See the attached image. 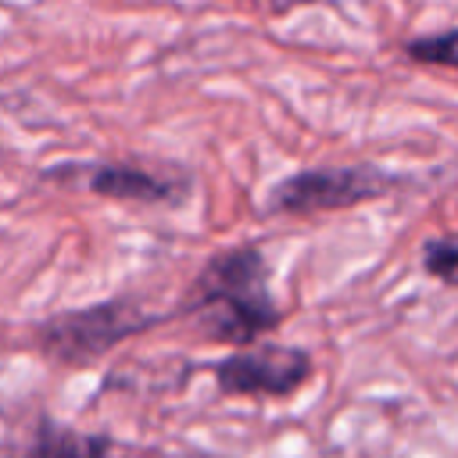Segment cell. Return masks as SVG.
Listing matches in <instances>:
<instances>
[{"label":"cell","mask_w":458,"mask_h":458,"mask_svg":"<svg viewBox=\"0 0 458 458\" xmlns=\"http://www.w3.org/2000/svg\"><path fill=\"white\" fill-rule=\"evenodd\" d=\"M114 440L107 433H86L36 411L21 429L0 444V458H111Z\"/></svg>","instance_id":"cell-6"},{"label":"cell","mask_w":458,"mask_h":458,"mask_svg":"<svg viewBox=\"0 0 458 458\" xmlns=\"http://www.w3.org/2000/svg\"><path fill=\"white\" fill-rule=\"evenodd\" d=\"M222 397H290L315 376V358L293 344H258L211 365Z\"/></svg>","instance_id":"cell-5"},{"label":"cell","mask_w":458,"mask_h":458,"mask_svg":"<svg viewBox=\"0 0 458 458\" xmlns=\"http://www.w3.org/2000/svg\"><path fill=\"white\" fill-rule=\"evenodd\" d=\"M64 175H79V186L86 193L100 200H118V204L182 208L193 197V172L182 165L107 157L97 165H57L43 172V179H54V182H61Z\"/></svg>","instance_id":"cell-4"},{"label":"cell","mask_w":458,"mask_h":458,"mask_svg":"<svg viewBox=\"0 0 458 458\" xmlns=\"http://www.w3.org/2000/svg\"><path fill=\"white\" fill-rule=\"evenodd\" d=\"M161 315L147 311L132 297H104L86 308H64L32 326V347L68 369H86L97 358L111 354L118 344L154 329Z\"/></svg>","instance_id":"cell-2"},{"label":"cell","mask_w":458,"mask_h":458,"mask_svg":"<svg viewBox=\"0 0 458 458\" xmlns=\"http://www.w3.org/2000/svg\"><path fill=\"white\" fill-rule=\"evenodd\" d=\"M419 261H422V272L429 279H437L440 286H454V272H458V243L451 233H440V236H429L419 250Z\"/></svg>","instance_id":"cell-8"},{"label":"cell","mask_w":458,"mask_h":458,"mask_svg":"<svg viewBox=\"0 0 458 458\" xmlns=\"http://www.w3.org/2000/svg\"><path fill=\"white\" fill-rule=\"evenodd\" d=\"M401 175L383 168V165H322V168H301L286 179H279L268 197L265 211L268 215H290V218H308V215H329V211H347L369 200H383L401 190Z\"/></svg>","instance_id":"cell-3"},{"label":"cell","mask_w":458,"mask_h":458,"mask_svg":"<svg viewBox=\"0 0 458 458\" xmlns=\"http://www.w3.org/2000/svg\"><path fill=\"white\" fill-rule=\"evenodd\" d=\"M172 315L204 322V336L229 347L258 344L286 318L272 293L268 258L250 240L211 254L182 290Z\"/></svg>","instance_id":"cell-1"},{"label":"cell","mask_w":458,"mask_h":458,"mask_svg":"<svg viewBox=\"0 0 458 458\" xmlns=\"http://www.w3.org/2000/svg\"><path fill=\"white\" fill-rule=\"evenodd\" d=\"M458 32L454 29H440V32H429V36H408L401 39V54L411 61V64H429V68H454L458 57Z\"/></svg>","instance_id":"cell-7"}]
</instances>
